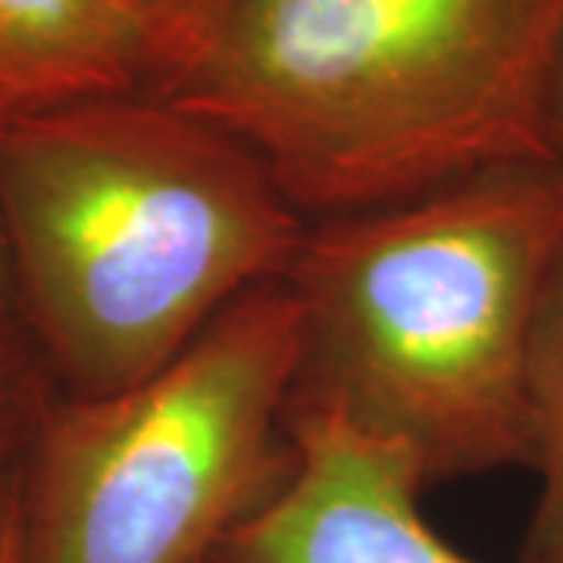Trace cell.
<instances>
[{"label":"cell","mask_w":563,"mask_h":563,"mask_svg":"<svg viewBox=\"0 0 563 563\" xmlns=\"http://www.w3.org/2000/svg\"><path fill=\"white\" fill-rule=\"evenodd\" d=\"M561 22L563 0H173L141 91L232 132L322 220L554 157Z\"/></svg>","instance_id":"1"},{"label":"cell","mask_w":563,"mask_h":563,"mask_svg":"<svg viewBox=\"0 0 563 563\" xmlns=\"http://www.w3.org/2000/svg\"><path fill=\"white\" fill-rule=\"evenodd\" d=\"M307 225L244 141L147 91L0 120L16 320L66 398L176 361L291 273Z\"/></svg>","instance_id":"2"},{"label":"cell","mask_w":563,"mask_h":563,"mask_svg":"<svg viewBox=\"0 0 563 563\" xmlns=\"http://www.w3.org/2000/svg\"><path fill=\"white\" fill-rule=\"evenodd\" d=\"M563 266V163L529 157L310 220L291 413L401 451L426 485L532 461V366Z\"/></svg>","instance_id":"3"},{"label":"cell","mask_w":563,"mask_h":563,"mask_svg":"<svg viewBox=\"0 0 563 563\" xmlns=\"http://www.w3.org/2000/svg\"><path fill=\"white\" fill-rule=\"evenodd\" d=\"M301 310L282 279L176 361L41 407L20 463L29 563H210L288 466Z\"/></svg>","instance_id":"4"},{"label":"cell","mask_w":563,"mask_h":563,"mask_svg":"<svg viewBox=\"0 0 563 563\" xmlns=\"http://www.w3.org/2000/svg\"><path fill=\"white\" fill-rule=\"evenodd\" d=\"M401 451L288 410V466L210 563H476L422 517Z\"/></svg>","instance_id":"5"},{"label":"cell","mask_w":563,"mask_h":563,"mask_svg":"<svg viewBox=\"0 0 563 563\" xmlns=\"http://www.w3.org/2000/svg\"><path fill=\"white\" fill-rule=\"evenodd\" d=\"M147 60L132 0H0V120L141 91Z\"/></svg>","instance_id":"6"},{"label":"cell","mask_w":563,"mask_h":563,"mask_svg":"<svg viewBox=\"0 0 563 563\" xmlns=\"http://www.w3.org/2000/svg\"><path fill=\"white\" fill-rule=\"evenodd\" d=\"M529 470L539 473V498L520 563H563V266L536 344Z\"/></svg>","instance_id":"7"},{"label":"cell","mask_w":563,"mask_h":563,"mask_svg":"<svg viewBox=\"0 0 563 563\" xmlns=\"http://www.w3.org/2000/svg\"><path fill=\"white\" fill-rule=\"evenodd\" d=\"M25 332L20 322H0V495L16 479L32 429L41 417L35 398V373L25 347Z\"/></svg>","instance_id":"8"},{"label":"cell","mask_w":563,"mask_h":563,"mask_svg":"<svg viewBox=\"0 0 563 563\" xmlns=\"http://www.w3.org/2000/svg\"><path fill=\"white\" fill-rule=\"evenodd\" d=\"M542 122L548 151L563 163V22L551 63H548V76H544V98H542Z\"/></svg>","instance_id":"9"},{"label":"cell","mask_w":563,"mask_h":563,"mask_svg":"<svg viewBox=\"0 0 563 563\" xmlns=\"http://www.w3.org/2000/svg\"><path fill=\"white\" fill-rule=\"evenodd\" d=\"M0 563H29L25 520H22L20 473L0 495Z\"/></svg>","instance_id":"10"},{"label":"cell","mask_w":563,"mask_h":563,"mask_svg":"<svg viewBox=\"0 0 563 563\" xmlns=\"http://www.w3.org/2000/svg\"><path fill=\"white\" fill-rule=\"evenodd\" d=\"M0 322L16 320V301H13V276H10V261H7V244L0 232Z\"/></svg>","instance_id":"11"},{"label":"cell","mask_w":563,"mask_h":563,"mask_svg":"<svg viewBox=\"0 0 563 563\" xmlns=\"http://www.w3.org/2000/svg\"><path fill=\"white\" fill-rule=\"evenodd\" d=\"M132 3H135V7H139V10H144V16H147V20H151V16H154V13H161L163 7H169V3H173V0H132Z\"/></svg>","instance_id":"12"}]
</instances>
